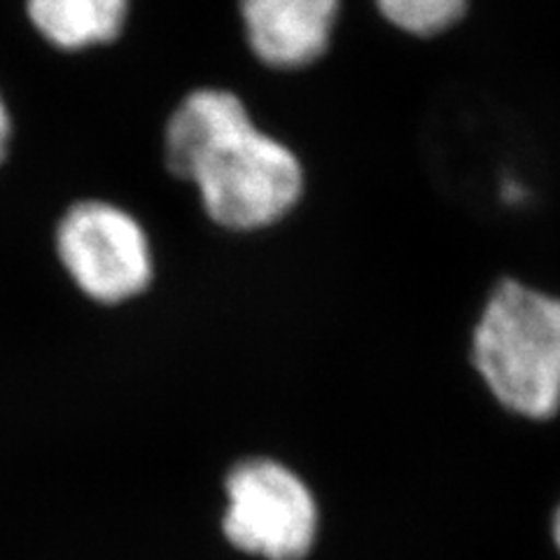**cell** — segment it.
Instances as JSON below:
<instances>
[{
	"label": "cell",
	"instance_id": "obj_1",
	"mask_svg": "<svg viewBox=\"0 0 560 560\" xmlns=\"http://www.w3.org/2000/svg\"><path fill=\"white\" fill-rule=\"evenodd\" d=\"M164 150L171 173L197 187L208 218L224 230H265L302 199L300 156L261 131L234 92L187 94L168 117Z\"/></svg>",
	"mask_w": 560,
	"mask_h": 560
},
{
	"label": "cell",
	"instance_id": "obj_2",
	"mask_svg": "<svg viewBox=\"0 0 560 560\" xmlns=\"http://www.w3.org/2000/svg\"><path fill=\"white\" fill-rule=\"evenodd\" d=\"M471 364L504 409L547 420L560 409V300L506 278L471 335Z\"/></svg>",
	"mask_w": 560,
	"mask_h": 560
},
{
	"label": "cell",
	"instance_id": "obj_3",
	"mask_svg": "<svg viewBox=\"0 0 560 560\" xmlns=\"http://www.w3.org/2000/svg\"><path fill=\"white\" fill-rule=\"evenodd\" d=\"M222 533L230 545L261 560H304L318 541L320 506L311 486L273 458H248L224 481Z\"/></svg>",
	"mask_w": 560,
	"mask_h": 560
},
{
	"label": "cell",
	"instance_id": "obj_4",
	"mask_svg": "<svg viewBox=\"0 0 560 560\" xmlns=\"http://www.w3.org/2000/svg\"><path fill=\"white\" fill-rule=\"evenodd\" d=\"M55 248L73 285L103 306L136 300L154 278L143 224L110 201L86 199L70 206L57 224Z\"/></svg>",
	"mask_w": 560,
	"mask_h": 560
},
{
	"label": "cell",
	"instance_id": "obj_5",
	"mask_svg": "<svg viewBox=\"0 0 560 560\" xmlns=\"http://www.w3.org/2000/svg\"><path fill=\"white\" fill-rule=\"evenodd\" d=\"M339 8L341 0H241V20L261 63L296 70L325 55Z\"/></svg>",
	"mask_w": 560,
	"mask_h": 560
},
{
	"label": "cell",
	"instance_id": "obj_6",
	"mask_svg": "<svg viewBox=\"0 0 560 560\" xmlns=\"http://www.w3.org/2000/svg\"><path fill=\"white\" fill-rule=\"evenodd\" d=\"M26 14L51 47L82 51L119 38L129 20V0H26Z\"/></svg>",
	"mask_w": 560,
	"mask_h": 560
},
{
	"label": "cell",
	"instance_id": "obj_7",
	"mask_svg": "<svg viewBox=\"0 0 560 560\" xmlns=\"http://www.w3.org/2000/svg\"><path fill=\"white\" fill-rule=\"evenodd\" d=\"M378 12L395 28L418 38H432L458 24L469 0H374Z\"/></svg>",
	"mask_w": 560,
	"mask_h": 560
},
{
	"label": "cell",
	"instance_id": "obj_8",
	"mask_svg": "<svg viewBox=\"0 0 560 560\" xmlns=\"http://www.w3.org/2000/svg\"><path fill=\"white\" fill-rule=\"evenodd\" d=\"M10 138H12V117H10V108H8L3 94H0V164H3L8 156Z\"/></svg>",
	"mask_w": 560,
	"mask_h": 560
},
{
	"label": "cell",
	"instance_id": "obj_9",
	"mask_svg": "<svg viewBox=\"0 0 560 560\" xmlns=\"http://www.w3.org/2000/svg\"><path fill=\"white\" fill-rule=\"evenodd\" d=\"M553 539H556V547L560 549V506L553 516Z\"/></svg>",
	"mask_w": 560,
	"mask_h": 560
}]
</instances>
